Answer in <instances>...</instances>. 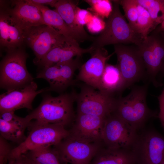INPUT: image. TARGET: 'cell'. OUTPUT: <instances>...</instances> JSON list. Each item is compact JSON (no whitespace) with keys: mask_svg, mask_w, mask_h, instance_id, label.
Masks as SVG:
<instances>
[{"mask_svg":"<svg viewBox=\"0 0 164 164\" xmlns=\"http://www.w3.org/2000/svg\"><path fill=\"white\" fill-rule=\"evenodd\" d=\"M89 164H137L132 150L112 149L103 145L95 154Z\"/></svg>","mask_w":164,"mask_h":164,"instance_id":"cell-20","label":"cell"},{"mask_svg":"<svg viewBox=\"0 0 164 164\" xmlns=\"http://www.w3.org/2000/svg\"><path fill=\"white\" fill-rule=\"evenodd\" d=\"M81 57L77 56L75 59L56 64L59 66L60 70V92H63L72 83L75 71L80 69L82 65Z\"/></svg>","mask_w":164,"mask_h":164,"instance_id":"cell-24","label":"cell"},{"mask_svg":"<svg viewBox=\"0 0 164 164\" xmlns=\"http://www.w3.org/2000/svg\"><path fill=\"white\" fill-rule=\"evenodd\" d=\"M77 1L58 0L55 4V10L59 14L73 34L79 43L85 40H93L94 37L89 36L84 27L79 25L75 18Z\"/></svg>","mask_w":164,"mask_h":164,"instance_id":"cell-19","label":"cell"},{"mask_svg":"<svg viewBox=\"0 0 164 164\" xmlns=\"http://www.w3.org/2000/svg\"><path fill=\"white\" fill-rule=\"evenodd\" d=\"M12 149L8 141L0 136V164H5L8 161Z\"/></svg>","mask_w":164,"mask_h":164,"instance_id":"cell-34","label":"cell"},{"mask_svg":"<svg viewBox=\"0 0 164 164\" xmlns=\"http://www.w3.org/2000/svg\"><path fill=\"white\" fill-rule=\"evenodd\" d=\"M24 30L3 8L0 9V46L6 52L23 46Z\"/></svg>","mask_w":164,"mask_h":164,"instance_id":"cell-17","label":"cell"},{"mask_svg":"<svg viewBox=\"0 0 164 164\" xmlns=\"http://www.w3.org/2000/svg\"><path fill=\"white\" fill-rule=\"evenodd\" d=\"M114 46L117 58L116 65L124 80L125 89L136 82L148 79L146 67L137 46Z\"/></svg>","mask_w":164,"mask_h":164,"instance_id":"cell-7","label":"cell"},{"mask_svg":"<svg viewBox=\"0 0 164 164\" xmlns=\"http://www.w3.org/2000/svg\"><path fill=\"white\" fill-rule=\"evenodd\" d=\"M119 2L124 10L125 17L128 20V23L134 30L138 15L135 0H119Z\"/></svg>","mask_w":164,"mask_h":164,"instance_id":"cell-30","label":"cell"},{"mask_svg":"<svg viewBox=\"0 0 164 164\" xmlns=\"http://www.w3.org/2000/svg\"><path fill=\"white\" fill-rule=\"evenodd\" d=\"M87 84L77 94V113L107 118L114 111L117 99L113 95Z\"/></svg>","mask_w":164,"mask_h":164,"instance_id":"cell-9","label":"cell"},{"mask_svg":"<svg viewBox=\"0 0 164 164\" xmlns=\"http://www.w3.org/2000/svg\"><path fill=\"white\" fill-rule=\"evenodd\" d=\"M28 55L24 46L8 51L0 62V86L9 91L33 81L26 66Z\"/></svg>","mask_w":164,"mask_h":164,"instance_id":"cell-5","label":"cell"},{"mask_svg":"<svg viewBox=\"0 0 164 164\" xmlns=\"http://www.w3.org/2000/svg\"><path fill=\"white\" fill-rule=\"evenodd\" d=\"M161 164H164V158L163 159V160H162V162Z\"/></svg>","mask_w":164,"mask_h":164,"instance_id":"cell-41","label":"cell"},{"mask_svg":"<svg viewBox=\"0 0 164 164\" xmlns=\"http://www.w3.org/2000/svg\"><path fill=\"white\" fill-rule=\"evenodd\" d=\"M159 105V112L158 117L164 129V87L161 94L158 97Z\"/></svg>","mask_w":164,"mask_h":164,"instance_id":"cell-35","label":"cell"},{"mask_svg":"<svg viewBox=\"0 0 164 164\" xmlns=\"http://www.w3.org/2000/svg\"><path fill=\"white\" fill-rule=\"evenodd\" d=\"M4 9L24 30L45 22L39 9L27 0H0Z\"/></svg>","mask_w":164,"mask_h":164,"instance_id":"cell-13","label":"cell"},{"mask_svg":"<svg viewBox=\"0 0 164 164\" xmlns=\"http://www.w3.org/2000/svg\"><path fill=\"white\" fill-rule=\"evenodd\" d=\"M132 151L137 164H161L164 158V137L154 130L138 135Z\"/></svg>","mask_w":164,"mask_h":164,"instance_id":"cell-12","label":"cell"},{"mask_svg":"<svg viewBox=\"0 0 164 164\" xmlns=\"http://www.w3.org/2000/svg\"><path fill=\"white\" fill-rule=\"evenodd\" d=\"M25 164H42L34 159L27 153L21 155Z\"/></svg>","mask_w":164,"mask_h":164,"instance_id":"cell-37","label":"cell"},{"mask_svg":"<svg viewBox=\"0 0 164 164\" xmlns=\"http://www.w3.org/2000/svg\"><path fill=\"white\" fill-rule=\"evenodd\" d=\"M28 127L26 125L8 122L0 118V136L8 141L17 143L19 145L26 138L25 132Z\"/></svg>","mask_w":164,"mask_h":164,"instance_id":"cell-23","label":"cell"},{"mask_svg":"<svg viewBox=\"0 0 164 164\" xmlns=\"http://www.w3.org/2000/svg\"><path fill=\"white\" fill-rule=\"evenodd\" d=\"M136 2L138 15L134 30L144 39L147 37L157 27L147 11Z\"/></svg>","mask_w":164,"mask_h":164,"instance_id":"cell-25","label":"cell"},{"mask_svg":"<svg viewBox=\"0 0 164 164\" xmlns=\"http://www.w3.org/2000/svg\"><path fill=\"white\" fill-rule=\"evenodd\" d=\"M37 78H43L49 83L46 92L54 91L60 92V73L59 67L57 64L42 68L37 74Z\"/></svg>","mask_w":164,"mask_h":164,"instance_id":"cell-27","label":"cell"},{"mask_svg":"<svg viewBox=\"0 0 164 164\" xmlns=\"http://www.w3.org/2000/svg\"><path fill=\"white\" fill-rule=\"evenodd\" d=\"M105 22L100 17L94 15L91 20L86 25L89 31L95 34L101 32L105 26Z\"/></svg>","mask_w":164,"mask_h":164,"instance_id":"cell-31","label":"cell"},{"mask_svg":"<svg viewBox=\"0 0 164 164\" xmlns=\"http://www.w3.org/2000/svg\"><path fill=\"white\" fill-rule=\"evenodd\" d=\"M114 53L108 54L104 47L94 50L90 59L80 68L77 79L100 91L101 77L107 62Z\"/></svg>","mask_w":164,"mask_h":164,"instance_id":"cell-16","label":"cell"},{"mask_svg":"<svg viewBox=\"0 0 164 164\" xmlns=\"http://www.w3.org/2000/svg\"><path fill=\"white\" fill-rule=\"evenodd\" d=\"M161 25L162 27L164 29V19Z\"/></svg>","mask_w":164,"mask_h":164,"instance_id":"cell-40","label":"cell"},{"mask_svg":"<svg viewBox=\"0 0 164 164\" xmlns=\"http://www.w3.org/2000/svg\"><path fill=\"white\" fill-rule=\"evenodd\" d=\"M0 113V118L5 121L28 126L29 122L26 119L25 117L18 116L14 113V111H6Z\"/></svg>","mask_w":164,"mask_h":164,"instance_id":"cell-33","label":"cell"},{"mask_svg":"<svg viewBox=\"0 0 164 164\" xmlns=\"http://www.w3.org/2000/svg\"><path fill=\"white\" fill-rule=\"evenodd\" d=\"M28 1L34 4L44 5H48L52 7H54L55 4L57 1V0H28Z\"/></svg>","mask_w":164,"mask_h":164,"instance_id":"cell-36","label":"cell"},{"mask_svg":"<svg viewBox=\"0 0 164 164\" xmlns=\"http://www.w3.org/2000/svg\"><path fill=\"white\" fill-rule=\"evenodd\" d=\"M100 91L114 95L125 89L124 80L117 65L107 63L101 76Z\"/></svg>","mask_w":164,"mask_h":164,"instance_id":"cell-22","label":"cell"},{"mask_svg":"<svg viewBox=\"0 0 164 164\" xmlns=\"http://www.w3.org/2000/svg\"><path fill=\"white\" fill-rule=\"evenodd\" d=\"M90 7L87 10L94 15H97L102 19L107 18L112 10L111 1L108 0H86Z\"/></svg>","mask_w":164,"mask_h":164,"instance_id":"cell-29","label":"cell"},{"mask_svg":"<svg viewBox=\"0 0 164 164\" xmlns=\"http://www.w3.org/2000/svg\"><path fill=\"white\" fill-rule=\"evenodd\" d=\"M9 162V164H25L21 155Z\"/></svg>","mask_w":164,"mask_h":164,"instance_id":"cell-38","label":"cell"},{"mask_svg":"<svg viewBox=\"0 0 164 164\" xmlns=\"http://www.w3.org/2000/svg\"><path fill=\"white\" fill-rule=\"evenodd\" d=\"M26 153L42 164H62L56 152L51 147H40Z\"/></svg>","mask_w":164,"mask_h":164,"instance_id":"cell-28","label":"cell"},{"mask_svg":"<svg viewBox=\"0 0 164 164\" xmlns=\"http://www.w3.org/2000/svg\"><path fill=\"white\" fill-rule=\"evenodd\" d=\"M145 65L148 79L155 87L161 86L156 77L164 59V29L158 26L138 46Z\"/></svg>","mask_w":164,"mask_h":164,"instance_id":"cell-6","label":"cell"},{"mask_svg":"<svg viewBox=\"0 0 164 164\" xmlns=\"http://www.w3.org/2000/svg\"><path fill=\"white\" fill-rule=\"evenodd\" d=\"M137 130L113 113L106 118L101 140L107 147L132 150L137 140Z\"/></svg>","mask_w":164,"mask_h":164,"instance_id":"cell-8","label":"cell"},{"mask_svg":"<svg viewBox=\"0 0 164 164\" xmlns=\"http://www.w3.org/2000/svg\"></svg>","mask_w":164,"mask_h":164,"instance_id":"cell-42","label":"cell"},{"mask_svg":"<svg viewBox=\"0 0 164 164\" xmlns=\"http://www.w3.org/2000/svg\"><path fill=\"white\" fill-rule=\"evenodd\" d=\"M148 12L155 26L161 24L164 20V0H136Z\"/></svg>","mask_w":164,"mask_h":164,"instance_id":"cell-26","label":"cell"},{"mask_svg":"<svg viewBox=\"0 0 164 164\" xmlns=\"http://www.w3.org/2000/svg\"><path fill=\"white\" fill-rule=\"evenodd\" d=\"M94 50L91 47L83 49L66 41L53 47L36 65L42 68L51 66L69 60L75 56H81L84 53H91Z\"/></svg>","mask_w":164,"mask_h":164,"instance_id":"cell-18","label":"cell"},{"mask_svg":"<svg viewBox=\"0 0 164 164\" xmlns=\"http://www.w3.org/2000/svg\"><path fill=\"white\" fill-rule=\"evenodd\" d=\"M148 84L133 87L125 97L117 98L113 112L137 130L149 118L157 116L146 103Z\"/></svg>","mask_w":164,"mask_h":164,"instance_id":"cell-3","label":"cell"},{"mask_svg":"<svg viewBox=\"0 0 164 164\" xmlns=\"http://www.w3.org/2000/svg\"><path fill=\"white\" fill-rule=\"evenodd\" d=\"M76 96L74 92L56 97L44 94L39 106L25 118L29 122L34 120L41 123L60 124L66 128L75 118L73 104Z\"/></svg>","mask_w":164,"mask_h":164,"instance_id":"cell-1","label":"cell"},{"mask_svg":"<svg viewBox=\"0 0 164 164\" xmlns=\"http://www.w3.org/2000/svg\"><path fill=\"white\" fill-rule=\"evenodd\" d=\"M102 143L89 142L69 135L53 146L62 162L70 164H89Z\"/></svg>","mask_w":164,"mask_h":164,"instance_id":"cell-11","label":"cell"},{"mask_svg":"<svg viewBox=\"0 0 164 164\" xmlns=\"http://www.w3.org/2000/svg\"><path fill=\"white\" fill-rule=\"evenodd\" d=\"M28 128L29 132L24 141L10 153L8 161L32 150L42 147L55 146L69 135V130L58 124L31 121Z\"/></svg>","mask_w":164,"mask_h":164,"instance_id":"cell-4","label":"cell"},{"mask_svg":"<svg viewBox=\"0 0 164 164\" xmlns=\"http://www.w3.org/2000/svg\"><path fill=\"white\" fill-rule=\"evenodd\" d=\"M159 73L160 74L162 77H164V59L162 63L160 72Z\"/></svg>","mask_w":164,"mask_h":164,"instance_id":"cell-39","label":"cell"},{"mask_svg":"<svg viewBox=\"0 0 164 164\" xmlns=\"http://www.w3.org/2000/svg\"><path fill=\"white\" fill-rule=\"evenodd\" d=\"M34 81L23 87L4 93L0 96V113L6 111H15L26 108L32 110V102L38 94L46 92L47 87L37 90Z\"/></svg>","mask_w":164,"mask_h":164,"instance_id":"cell-15","label":"cell"},{"mask_svg":"<svg viewBox=\"0 0 164 164\" xmlns=\"http://www.w3.org/2000/svg\"><path fill=\"white\" fill-rule=\"evenodd\" d=\"M30 2L39 9L42 13L44 21L47 25L53 28L63 35L72 45L79 46V43L76 41L73 32L55 9L52 10L46 5Z\"/></svg>","mask_w":164,"mask_h":164,"instance_id":"cell-21","label":"cell"},{"mask_svg":"<svg viewBox=\"0 0 164 164\" xmlns=\"http://www.w3.org/2000/svg\"><path fill=\"white\" fill-rule=\"evenodd\" d=\"M93 14L88 10L82 9L77 7L75 11V18L77 23L84 27L91 19Z\"/></svg>","mask_w":164,"mask_h":164,"instance_id":"cell-32","label":"cell"},{"mask_svg":"<svg viewBox=\"0 0 164 164\" xmlns=\"http://www.w3.org/2000/svg\"><path fill=\"white\" fill-rule=\"evenodd\" d=\"M106 118L77 113L69 130V135L89 142L102 143L101 135Z\"/></svg>","mask_w":164,"mask_h":164,"instance_id":"cell-14","label":"cell"},{"mask_svg":"<svg viewBox=\"0 0 164 164\" xmlns=\"http://www.w3.org/2000/svg\"><path fill=\"white\" fill-rule=\"evenodd\" d=\"M112 10L99 35L94 38L90 47L93 49L110 45L132 44L139 46L143 39L135 32L121 12L119 0H112Z\"/></svg>","mask_w":164,"mask_h":164,"instance_id":"cell-2","label":"cell"},{"mask_svg":"<svg viewBox=\"0 0 164 164\" xmlns=\"http://www.w3.org/2000/svg\"><path fill=\"white\" fill-rule=\"evenodd\" d=\"M66 41H68L63 35L46 25L33 26L24 31V45L33 51L35 56L33 61L36 65L54 46Z\"/></svg>","mask_w":164,"mask_h":164,"instance_id":"cell-10","label":"cell"}]
</instances>
